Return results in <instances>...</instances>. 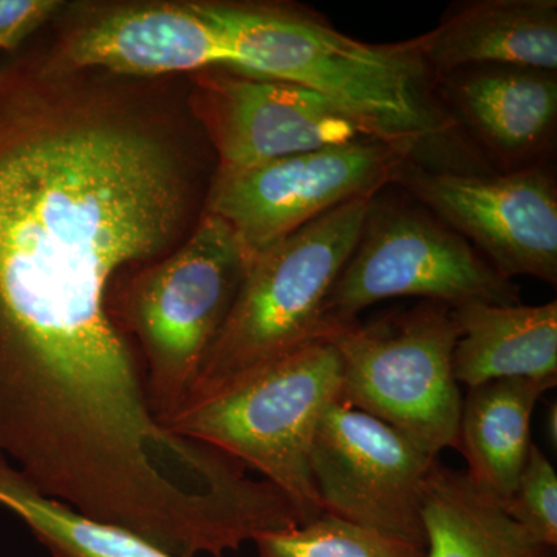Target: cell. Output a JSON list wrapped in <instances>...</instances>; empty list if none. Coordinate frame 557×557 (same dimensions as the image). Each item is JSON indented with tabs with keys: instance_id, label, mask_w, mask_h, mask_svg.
<instances>
[{
	"instance_id": "obj_1",
	"label": "cell",
	"mask_w": 557,
	"mask_h": 557,
	"mask_svg": "<svg viewBox=\"0 0 557 557\" xmlns=\"http://www.w3.org/2000/svg\"><path fill=\"white\" fill-rule=\"evenodd\" d=\"M49 60L0 64V454L94 453L149 413L110 318L116 274L189 205L182 159L137 109Z\"/></svg>"
},
{
	"instance_id": "obj_2",
	"label": "cell",
	"mask_w": 557,
	"mask_h": 557,
	"mask_svg": "<svg viewBox=\"0 0 557 557\" xmlns=\"http://www.w3.org/2000/svg\"><path fill=\"white\" fill-rule=\"evenodd\" d=\"M196 5L222 35L228 70L317 91L369 138L395 146L424 170L491 174L440 102L421 36L368 44L306 7Z\"/></svg>"
},
{
	"instance_id": "obj_3",
	"label": "cell",
	"mask_w": 557,
	"mask_h": 557,
	"mask_svg": "<svg viewBox=\"0 0 557 557\" xmlns=\"http://www.w3.org/2000/svg\"><path fill=\"white\" fill-rule=\"evenodd\" d=\"M373 197L332 209L249 263L182 408L214 397L311 341L332 339L322 310L354 252Z\"/></svg>"
},
{
	"instance_id": "obj_4",
	"label": "cell",
	"mask_w": 557,
	"mask_h": 557,
	"mask_svg": "<svg viewBox=\"0 0 557 557\" xmlns=\"http://www.w3.org/2000/svg\"><path fill=\"white\" fill-rule=\"evenodd\" d=\"M341 392L338 348L332 339H317L214 397L178 409L163 426L255 469L309 523L324 515L311 478V445Z\"/></svg>"
},
{
	"instance_id": "obj_5",
	"label": "cell",
	"mask_w": 557,
	"mask_h": 557,
	"mask_svg": "<svg viewBox=\"0 0 557 557\" xmlns=\"http://www.w3.org/2000/svg\"><path fill=\"white\" fill-rule=\"evenodd\" d=\"M248 269L233 230L205 212L174 255L108 296L116 327L137 339L146 394L161 424L188 399Z\"/></svg>"
},
{
	"instance_id": "obj_6",
	"label": "cell",
	"mask_w": 557,
	"mask_h": 557,
	"mask_svg": "<svg viewBox=\"0 0 557 557\" xmlns=\"http://www.w3.org/2000/svg\"><path fill=\"white\" fill-rule=\"evenodd\" d=\"M408 296L450 309L520 302L518 285L465 237L412 197H391L383 189L370 201L354 252L330 289L322 324L333 339L372 304Z\"/></svg>"
},
{
	"instance_id": "obj_7",
	"label": "cell",
	"mask_w": 557,
	"mask_h": 557,
	"mask_svg": "<svg viewBox=\"0 0 557 557\" xmlns=\"http://www.w3.org/2000/svg\"><path fill=\"white\" fill-rule=\"evenodd\" d=\"M458 335L454 310L432 300L368 325L354 322L332 339L343 362L341 401L379 418L428 456L457 449Z\"/></svg>"
},
{
	"instance_id": "obj_8",
	"label": "cell",
	"mask_w": 557,
	"mask_h": 557,
	"mask_svg": "<svg viewBox=\"0 0 557 557\" xmlns=\"http://www.w3.org/2000/svg\"><path fill=\"white\" fill-rule=\"evenodd\" d=\"M408 163L395 146L361 139L244 170H218L205 212L233 230L251 263L332 209L394 185Z\"/></svg>"
},
{
	"instance_id": "obj_9",
	"label": "cell",
	"mask_w": 557,
	"mask_h": 557,
	"mask_svg": "<svg viewBox=\"0 0 557 557\" xmlns=\"http://www.w3.org/2000/svg\"><path fill=\"white\" fill-rule=\"evenodd\" d=\"M394 185L471 240L502 277L556 285L557 185L548 164L461 174L408 163Z\"/></svg>"
},
{
	"instance_id": "obj_10",
	"label": "cell",
	"mask_w": 557,
	"mask_h": 557,
	"mask_svg": "<svg viewBox=\"0 0 557 557\" xmlns=\"http://www.w3.org/2000/svg\"><path fill=\"white\" fill-rule=\"evenodd\" d=\"M437 460L339 399L319 421L310 469L324 515L426 547L421 502Z\"/></svg>"
},
{
	"instance_id": "obj_11",
	"label": "cell",
	"mask_w": 557,
	"mask_h": 557,
	"mask_svg": "<svg viewBox=\"0 0 557 557\" xmlns=\"http://www.w3.org/2000/svg\"><path fill=\"white\" fill-rule=\"evenodd\" d=\"M205 119L219 170H244L285 157L369 138L317 91L226 69L203 79Z\"/></svg>"
},
{
	"instance_id": "obj_12",
	"label": "cell",
	"mask_w": 557,
	"mask_h": 557,
	"mask_svg": "<svg viewBox=\"0 0 557 557\" xmlns=\"http://www.w3.org/2000/svg\"><path fill=\"white\" fill-rule=\"evenodd\" d=\"M440 102L500 172L547 164L557 135V72L475 65L437 76Z\"/></svg>"
},
{
	"instance_id": "obj_13",
	"label": "cell",
	"mask_w": 557,
	"mask_h": 557,
	"mask_svg": "<svg viewBox=\"0 0 557 557\" xmlns=\"http://www.w3.org/2000/svg\"><path fill=\"white\" fill-rule=\"evenodd\" d=\"M57 67L156 76L230 69L222 35L196 2L152 3L102 14L72 33Z\"/></svg>"
},
{
	"instance_id": "obj_14",
	"label": "cell",
	"mask_w": 557,
	"mask_h": 557,
	"mask_svg": "<svg viewBox=\"0 0 557 557\" xmlns=\"http://www.w3.org/2000/svg\"><path fill=\"white\" fill-rule=\"evenodd\" d=\"M435 75L475 65L557 72L556 0H467L421 35Z\"/></svg>"
},
{
	"instance_id": "obj_15",
	"label": "cell",
	"mask_w": 557,
	"mask_h": 557,
	"mask_svg": "<svg viewBox=\"0 0 557 557\" xmlns=\"http://www.w3.org/2000/svg\"><path fill=\"white\" fill-rule=\"evenodd\" d=\"M454 310V379L474 387L504 379H557V302L468 304Z\"/></svg>"
},
{
	"instance_id": "obj_16",
	"label": "cell",
	"mask_w": 557,
	"mask_h": 557,
	"mask_svg": "<svg viewBox=\"0 0 557 557\" xmlns=\"http://www.w3.org/2000/svg\"><path fill=\"white\" fill-rule=\"evenodd\" d=\"M557 379H504L469 387L461 403L458 448L465 474L482 493L505 504L515 493L531 446L539 399Z\"/></svg>"
},
{
	"instance_id": "obj_17",
	"label": "cell",
	"mask_w": 557,
	"mask_h": 557,
	"mask_svg": "<svg viewBox=\"0 0 557 557\" xmlns=\"http://www.w3.org/2000/svg\"><path fill=\"white\" fill-rule=\"evenodd\" d=\"M426 557H556L465 472L435 461L421 502Z\"/></svg>"
},
{
	"instance_id": "obj_18",
	"label": "cell",
	"mask_w": 557,
	"mask_h": 557,
	"mask_svg": "<svg viewBox=\"0 0 557 557\" xmlns=\"http://www.w3.org/2000/svg\"><path fill=\"white\" fill-rule=\"evenodd\" d=\"M0 507L10 509L51 557H174L120 527L98 522L39 493L0 458Z\"/></svg>"
},
{
	"instance_id": "obj_19",
	"label": "cell",
	"mask_w": 557,
	"mask_h": 557,
	"mask_svg": "<svg viewBox=\"0 0 557 557\" xmlns=\"http://www.w3.org/2000/svg\"><path fill=\"white\" fill-rule=\"evenodd\" d=\"M260 557H426V547L321 515L306 525L256 539Z\"/></svg>"
},
{
	"instance_id": "obj_20",
	"label": "cell",
	"mask_w": 557,
	"mask_h": 557,
	"mask_svg": "<svg viewBox=\"0 0 557 557\" xmlns=\"http://www.w3.org/2000/svg\"><path fill=\"white\" fill-rule=\"evenodd\" d=\"M500 505L531 536L557 547V474L536 445L531 446L515 493Z\"/></svg>"
},
{
	"instance_id": "obj_21",
	"label": "cell",
	"mask_w": 557,
	"mask_h": 557,
	"mask_svg": "<svg viewBox=\"0 0 557 557\" xmlns=\"http://www.w3.org/2000/svg\"><path fill=\"white\" fill-rule=\"evenodd\" d=\"M62 5L60 0H0V50H20Z\"/></svg>"
},
{
	"instance_id": "obj_22",
	"label": "cell",
	"mask_w": 557,
	"mask_h": 557,
	"mask_svg": "<svg viewBox=\"0 0 557 557\" xmlns=\"http://www.w3.org/2000/svg\"><path fill=\"white\" fill-rule=\"evenodd\" d=\"M556 420H557V408L555 403H553L552 408H549L548 412V434L549 438H552L553 445H556Z\"/></svg>"
}]
</instances>
